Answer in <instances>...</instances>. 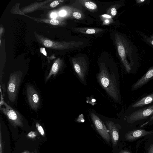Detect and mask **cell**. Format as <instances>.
Returning <instances> with one entry per match:
<instances>
[{"label":"cell","mask_w":153,"mask_h":153,"mask_svg":"<svg viewBox=\"0 0 153 153\" xmlns=\"http://www.w3.org/2000/svg\"><path fill=\"white\" fill-rule=\"evenodd\" d=\"M105 123L112 145L113 146L115 147L117 146L119 140V130L121 126L111 121H106Z\"/></svg>","instance_id":"9c48e42d"},{"label":"cell","mask_w":153,"mask_h":153,"mask_svg":"<svg viewBox=\"0 0 153 153\" xmlns=\"http://www.w3.org/2000/svg\"><path fill=\"white\" fill-rule=\"evenodd\" d=\"M81 3L87 9L94 10L97 9V5L93 2L88 0H79Z\"/></svg>","instance_id":"9a60e30c"},{"label":"cell","mask_w":153,"mask_h":153,"mask_svg":"<svg viewBox=\"0 0 153 153\" xmlns=\"http://www.w3.org/2000/svg\"><path fill=\"white\" fill-rule=\"evenodd\" d=\"M43 44L45 46L48 48L51 47L53 45L52 42L49 40H45Z\"/></svg>","instance_id":"ac0fdd59"},{"label":"cell","mask_w":153,"mask_h":153,"mask_svg":"<svg viewBox=\"0 0 153 153\" xmlns=\"http://www.w3.org/2000/svg\"><path fill=\"white\" fill-rule=\"evenodd\" d=\"M0 104L4 105V107H1L0 110L10 120L14 123L20 122L22 117L17 111L11 108L3 100L1 101Z\"/></svg>","instance_id":"52a82bcc"},{"label":"cell","mask_w":153,"mask_h":153,"mask_svg":"<svg viewBox=\"0 0 153 153\" xmlns=\"http://www.w3.org/2000/svg\"><path fill=\"white\" fill-rule=\"evenodd\" d=\"M110 12H111V15L113 16H114L117 14V10L115 7H113L111 9V10H110Z\"/></svg>","instance_id":"44dd1931"},{"label":"cell","mask_w":153,"mask_h":153,"mask_svg":"<svg viewBox=\"0 0 153 153\" xmlns=\"http://www.w3.org/2000/svg\"><path fill=\"white\" fill-rule=\"evenodd\" d=\"M153 133V131H147L144 129H135L127 132L125 135L126 140L129 141H133L142 137Z\"/></svg>","instance_id":"30bf717a"},{"label":"cell","mask_w":153,"mask_h":153,"mask_svg":"<svg viewBox=\"0 0 153 153\" xmlns=\"http://www.w3.org/2000/svg\"><path fill=\"white\" fill-rule=\"evenodd\" d=\"M74 70L80 80L85 82L87 72V65L82 57L74 58L72 60Z\"/></svg>","instance_id":"5b68a950"},{"label":"cell","mask_w":153,"mask_h":153,"mask_svg":"<svg viewBox=\"0 0 153 153\" xmlns=\"http://www.w3.org/2000/svg\"><path fill=\"white\" fill-rule=\"evenodd\" d=\"M153 102V93L142 98L132 105L133 108H137L149 104Z\"/></svg>","instance_id":"7c38bea8"},{"label":"cell","mask_w":153,"mask_h":153,"mask_svg":"<svg viewBox=\"0 0 153 153\" xmlns=\"http://www.w3.org/2000/svg\"><path fill=\"white\" fill-rule=\"evenodd\" d=\"M148 153H153V144H151L149 146Z\"/></svg>","instance_id":"d4e9b609"},{"label":"cell","mask_w":153,"mask_h":153,"mask_svg":"<svg viewBox=\"0 0 153 153\" xmlns=\"http://www.w3.org/2000/svg\"><path fill=\"white\" fill-rule=\"evenodd\" d=\"M59 2L58 1H54L52 2L50 4V6L51 7H54L58 5Z\"/></svg>","instance_id":"7402d4cb"},{"label":"cell","mask_w":153,"mask_h":153,"mask_svg":"<svg viewBox=\"0 0 153 153\" xmlns=\"http://www.w3.org/2000/svg\"><path fill=\"white\" fill-rule=\"evenodd\" d=\"M118 74L111 71L102 62L100 65L97 79L101 87L114 100L118 101L120 98Z\"/></svg>","instance_id":"6da1fadb"},{"label":"cell","mask_w":153,"mask_h":153,"mask_svg":"<svg viewBox=\"0 0 153 153\" xmlns=\"http://www.w3.org/2000/svg\"><path fill=\"white\" fill-rule=\"evenodd\" d=\"M75 31L86 34H94L100 32L102 30L100 28H74Z\"/></svg>","instance_id":"4fadbf2b"},{"label":"cell","mask_w":153,"mask_h":153,"mask_svg":"<svg viewBox=\"0 0 153 153\" xmlns=\"http://www.w3.org/2000/svg\"><path fill=\"white\" fill-rule=\"evenodd\" d=\"M60 68L59 64L57 62H55L52 66L48 75L46 77V80H48L53 75L55 76L58 73Z\"/></svg>","instance_id":"5bb4252c"},{"label":"cell","mask_w":153,"mask_h":153,"mask_svg":"<svg viewBox=\"0 0 153 153\" xmlns=\"http://www.w3.org/2000/svg\"><path fill=\"white\" fill-rule=\"evenodd\" d=\"M36 126L38 130L40 133L42 135H43L44 132L42 127L38 123H36Z\"/></svg>","instance_id":"e0dca14e"},{"label":"cell","mask_w":153,"mask_h":153,"mask_svg":"<svg viewBox=\"0 0 153 153\" xmlns=\"http://www.w3.org/2000/svg\"><path fill=\"white\" fill-rule=\"evenodd\" d=\"M27 136L28 137L33 138L36 137V134L34 131H31L27 134Z\"/></svg>","instance_id":"ffe728a7"},{"label":"cell","mask_w":153,"mask_h":153,"mask_svg":"<svg viewBox=\"0 0 153 153\" xmlns=\"http://www.w3.org/2000/svg\"><path fill=\"white\" fill-rule=\"evenodd\" d=\"M153 120V108H152V113L151 117L149 121H151Z\"/></svg>","instance_id":"f1b7e54d"},{"label":"cell","mask_w":153,"mask_h":153,"mask_svg":"<svg viewBox=\"0 0 153 153\" xmlns=\"http://www.w3.org/2000/svg\"><path fill=\"white\" fill-rule=\"evenodd\" d=\"M152 108L153 105L134 112L129 116L127 119V122L129 123H132L146 119L152 116Z\"/></svg>","instance_id":"8992f818"},{"label":"cell","mask_w":153,"mask_h":153,"mask_svg":"<svg viewBox=\"0 0 153 153\" xmlns=\"http://www.w3.org/2000/svg\"><path fill=\"white\" fill-rule=\"evenodd\" d=\"M151 43L152 45H153V40L152 41Z\"/></svg>","instance_id":"f546056e"},{"label":"cell","mask_w":153,"mask_h":153,"mask_svg":"<svg viewBox=\"0 0 153 153\" xmlns=\"http://www.w3.org/2000/svg\"><path fill=\"white\" fill-rule=\"evenodd\" d=\"M50 23L53 25H56L59 24V22L56 19H51L50 21Z\"/></svg>","instance_id":"d6986e66"},{"label":"cell","mask_w":153,"mask_h":153,"mask_svg":"<svg viewBox=\"0 0 153 153\" xmlns=\"http://www.w3.org/2000/svg\"><path fill=\"white\" fill-rule=\"evenodd\" d=\"M73 16L76 19H80L82 17V15L81 13L77 10H74V11L72 13Z\"/></svg>","instance_id":"2e32d148"},{"label":"cell","mask_w":153,"mask_h":153,"mask_svg":"<svg viewBox=\"0 0 153 153\" xmlns=\"http://www.w3.org/2000/svg\"><path fill=\"white\" fill-rule=\"evenodd\" d=\"M115 39L119 55L126 71L129 72L131 68L127 59V56H129V53L126 41L118 34H116Z\"/></svg>","instance_id":"3957f363"},{"label":"cell","mask_w":153,"mask_h":153,"mask_svg":"<svg viewBox=\"0 0 153 153\" xmlns=\"http://www.w3.org/2000/svg\"><path fill=\"white\" fill-rule=\"evenodd\" d=\"M40 52L44 55L47 56V53L45 48H40Z\"/></svg>","instance_id":"603a6c76"},{"label":"cell","mask_w":153,"mask_h":153,"mask_svg":"<svg viewBox=\"0 0 153 153\" xmlns=\"http://www.w3.org/2000/svg\"><path fill=\"white\" fill-rule=\"evenodd\" d=\"M57 16V14L55 13H53L51 14V17L52 18L55 19Z\"/></svg>","instance_id":"484cf974"},{"label":"cell","mask_w":153,"mask_h":153,"mask_svg":"<svg viewBox=\"0 0 153 153\" xmlns=\"http://www.w3.org/2000/svg\"><path fill=\"white\" fill-rule=\"evenodd\" d=\"M102 16L104 18L107 19H111V18L110 16L107 14L103 15Z\"/></svg>","instance_id":"4316f807"},{"label":"cell","mask_w":153,"mask_h":153,"mask_svg":"<svg viewBox=\"0 0 153 153\" xmlns=\"http://www.w3.org/2000/svg\"></svg>","instance_id":"4dcf8cb0"},{"label":"cell","mask_w":153,"mask_h":153,"mask_svg":"<svg viewBox=\"0 0 153 153\" xmlns=\"http://www.w3.org/2000/svg\"><path fill=\"white\" fill-rule=\"evenodd\" d=\"M22 76V73L20 71L14 72L10 75L7 90L9 99L11 102H14L16 99Z\"/></svg>","instance_id":"7a4b0ae2"},{"label":"cell","mask_w":153,"mask_h":153,"mask_svg":"<svg viewBox=\"0 0 153 153\" xmlns=\"http://www.w3.org/2000/svg\"><path fill=\"white\" fill-rule=\"evenodd\" d=\"M90 116L95 127L100 136L107 142L109 143L110 138L106 126L100 118L93 113Z\"/></svg>","instance_id":"277c9868"},{"label":"cell","mask_w":153,"mask_h":153,"mask_svg":"<svg viewBox=\"0 0 153 153\" xmlns=\"http://www.w3.org/2000/svg\"><path fill=\"white\" fill-rule=\"evenodd\" d=\"M26 93L29 105L32 108L36 110L40 105V98L37 92L33 86L28 85Z\"/></svg>","instance_id":"ba28073f"},{"label":"cell","mask_w":153,"mask_h":153,"mask_svg":"<svg viewBox=\"0 0 153 153\" xmlns=\"http://www.w3.org/2000/svg\"><path fill=\"white\" fill-rule=\"evenodd\" d=\"M153 77V66L150 68L132 86V90L137 89L146 84Z\"/></svg>","instance_id":"8fae6325"},{"label":"cell","mask_w":153,"mask_h":153,"mask_svg":"<svg viewBox=\"0 0 153 153\" xmlns=\"http://www.w3.org/2000/svg\"><path fill=\"white\" fill-rule=\"evenodd\" d=\"M119 153H131L129 151H128L127 150H123L122 151Z\"/></svg>","instance_id":"83f0119b"},{"label":"cell","mask_w":153,"mask_h":153,"mask_svg":"<svg viewBox=\"0 0 153 153\" xmlns=\"http://www.w3.org/2000/svg\"><path fill=\"white\" fill-rule=\"evenodd\" d=\"M59 14L60 16H64L66 15V13L65 10H62L59 12Z\"/></svg>","instance_id":"cb8c5ba5"}]
</instances>
